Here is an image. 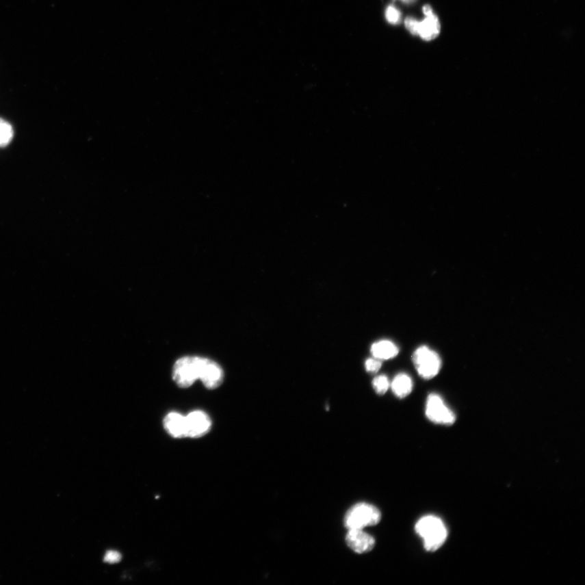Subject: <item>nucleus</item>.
<instances>
[{
  "label": "nucleus",
  "mask_w": 585,
  "mask_h": 585,
  "mask_svg": "<svg viewBox=\"0 0 585 585\" xmlns=\"http://www.w3.org/2000/svg\"><path fill=\"white\" fill-rule=\"evenodd\" d=\"M380 520L381 513L377 507L362 502L353 506L346 512L344 523L348 530H364L376 525Z\"/></svg>",
  "instance_id": "f03ea898"
},
{
  "label": "nucleus",
  "mask_w": 585,
  "mask_h": 585,
  "mask_svg": "<svg viewBox=\"0 0 585 585\" xmlns=\"http://www.w3.org/2000/svg\"><path fill=\"white\" fill-rule=\"evenodd\" d=\"M415 531L424 540V548L428 551H435L445 543L448 532L445 524L434 515H427L419 520Z\"/></svg>",
  "instance_id": "f257e3e1"
},
{
  "label": "nucleus",
  "mask_w": 585,
  "mask_h": 585,
  "mask_svg": "<svg viewBox=\"0 0 585 585\" xmlns=\"http://www.w3.org/2000/svg\"><path fill=\"white\" fill-rule=\"evenodd\" d=\"M413 380L406 374L396 376L391 384L393 392L398 398H405L413 390Z\"/></svg>",
  "instance_id": "f8f14e48"
},
{
  "label": "nucleus",
  "mask_w": 585,
  "mask_h": 585,
  "mask_svg": "<svg viewBox=\"0 0 585 585\" xmlns=\"http://www.w3.org/2000/svg\"><path fill=\"white\" fill-rule=\"evenodd\" d=\"M365 367L367 372L374 374V372H377L380 370V368L381 367V362L380 361V359H377L376 358L369 359L366 361Z\"/></svg>",
  "instance_id": "f3484780"
},
{
  "label": "nucleus",
  "mask_w": 585,
  "mask_h": 585,
  "mask_svg": "<svg viewBox=\"0 0 585 585\" xmlns=\"http://www.w3.org/2000/svg\"><path fill=\"white\" fill-rule=\"evenodd\" d=\"M413 361L419 374L424 378H432L441 369V361L439 354L427 346H422L415 350Z\"/></svg>",
  "instance_id": "20e7f679"
},
{
  "label": "nucleus",
  "mask_w": 585,
  "mask_h": 585,
  "mask_svg": "<svg viewBox=\"0 0 585 585\" xmlns=\"http://www.w3.org/2000/svg\"><path fill=\"white\" fill-rule=\"evenodd\" d=\"M371 352L377 359H389L395 357L398 349L392 341L385 340L376 342L372 345Z\"/></svg>",
  "instance_id": "9b49d317"
},
{
  "label": "nucleus",
  "mask_w": 585,
  "mask_h": 585,
  "mask_svg": "<svg viewBox=\"0 0 585 585\" xmlns=\"http://www.w3.org/2000/svg\"><path fill=\"white\" fill-rule=\"evenodd\" d=\"M186 437H201L209 432L211 422L205 413L201 411H195L185 416Z\"/></svg>",
  "instance_id": "423d86ee"
},
{
  "label": "nucleus",
  "mask_w": 585,
  "mask_h": 585,
  "mask_svg": "<svg viewBox=\"0 0 585 585\" xmlns=\"http://www.w3.org/2000/svg\"><path fill=\"white\" fill-rule=\"evenodd\" d=\"M419 21L413 17H406L405 20V26L407 30L411 34H418V29H419Z\"/></svg>",
  "instance_id": "dca6fc26"
},
{
  "label": "nucleus",
  "mask_w": 585,
  "mask_h": 585,
  "mask_svg": "<svg viewBox=\"0 0 585 585\" xmlns=\"http://www.w3.org/2000/svg\"><path fill=\"white\" fill-rule=\"evenodd\" d=\"M374 388L378 394H384L387 392L390 387L389 380L385 376H379L374 380Z\"/></svg>",
  "instance_id": "4468645a"
},
{
  "label": "nucleus",
  "mask_w": 585,
  "mask_h": 585,
  "mask_svg": "<svg viewBox=\"0 0 585 585\" xmlns=\"http://www.w3.org/2000/svg\"><path fill=\"white\" fill-rule=\"evenodd\" d=\"M385 17L390 24L398 25L400 23L402 15L400 10L395 7L390 5L385 11Z\"/></svg>",
  "instance_id": "2eb2a0df"
},
{
  "label": "nucleus",
  "mask_w": 585,
  "mask_h": 585,
  "mask_svg": "<svg viewBox=\"0 0 585 585\" xmlns=\"http://www.w3.org/2000/svg\"><path fill=\"white\" fill-rule=\"evenodd\" d=\"M14 132L12 125L5 120L0 118V147H4L12 142Z\"/></svg>",
  "instance_id": "ddd939ff"
},
{
  "label": "nucleus",
  "mask_w": 585,
  "mask_h": 585,
  "mask_svg": "<svg viewBox=\"0 0 585 585\" xmlns=\"http://www.w3.org/2000/svg\"><path fill=\"white\" fill-rule=\"evenodd\" d=\"M223 371L218 363L203 358L199 380L208 389L218 388L223 382Z\"/></svg>",
  "instance_id": "6e6552de"
},
{
  "label": "nucleus",
  "mask_w": 585,
  "mask_h": 585,
  "mask_svg": "<svg viewBox=\"0 0 585 585\" xmlns=\"http://www.w3.org/2000/svg\"><path fill=\"white\" fill-rule=\"evenodd\" d=\"M164 428L173 437L181 439L186 437L185 416L179 413H169L164 419Z\"/></svg>",
  "instance_id": "1a4fd4ad"
},
{
  "label": "nucleus",
  "mask_w": 585,
  "mask_h": 585,
  "mask_svg": "<svg viewBox=\"0 0 585 585\" xmlns=\"http://www.w3.org/2000/svg\"><path fill=\"white\" fill-rule=\"evenodd\" d=\"M346 543L354 553L366 554L374 549L376 541L374 536L364 532V530H348Z\"/></svg>",
  "instance_id": "0eeeda50"
},
{
  "label": "nucleus",
  "mask_w": 585,
  "mask_h": 585,
  "mask_svg": "<svg viewBox=\"0 0 585 585\" xmlns=\"http://www.w3.org/2000/svg\"><path fill=\"white\" fill-rule=\"evenodd\" d=\"M203 358L184 357L179 359L173 367L172 377L181 388H188L199 379Z\"/></svg>",
  "instance_id": "7ed1b4c3"
},
{
  "label": "nucleus",
  "mask_w": 585,
  "mask_h": 585,
  "mask_svg": "<svg viewBox=\"0 0 585 585\" xmlns=\"http://www.w3.org/2000/svg\"><path fill=\"white\" fill-rule=\"evenodd\" d=\"M423 12L424 13V15H426V16L433 15L432 8L430 5H424L423 7Z\"/></svg>",
  "instance_id": "6ab92c4d"
},
{
  "label": "nucleus",
  "mask_w": 585,
  "mask_h": 585,
  "mask_svg": "<svg viewBox=\"0 0 585 585\" xmlns=\"http://www.w3.org/2000/svg\"><path fill=\"white\" fill-rule=\"evenodd\" d=\"M440 32V21L434 14L426 16V18L419 24L418 34L424 40H432L439 36Z\"/></svg>",
  "instance_id": "9d476101"
},
{
  "label": "nucleus",
  "mask_w": 585,
  "mask_h": 585,
  "mask_svg": "<svg viewBox=\"0 0 585 585\" xmlns=\"http://www.w3.org/2000/svg\"><path fill=\"white\" fill-rule=\"evenodd\" d=\"M121 560V554L116 551H108L104 557V562L110 563V564H116Z\"/></svg>",
  "instance_id": "a211bd4d"
},
{
  "label": "nucleus",
  "mask_w": 585,
  "mask_h": 585,
  "mask_svg": "<svg viewBox=\"0 0 585 585\" xmlns=\"http://www.w3.org/2000/svg\"><path fill=\"white\" fill-rule=\"evenodd\" d=\"M426 415L431 421L441 424H452L454 422V414L445 405L443 400L437 395L428 396L426 404Z\"/></svg>",
  "instance_id": "39448f33"
},
{
  "label": "nucleus",
  "mask_w": 585,
  "mask_h": 585,
  "mask_svg": "<svg viewBox=\"0 0 585 585\" xmlns=\"http://www.w3.org/2000/svg\"><path fill=\"white\" fill-rule=\"evenodd\" d=\"M405 3L409 4L415 1V0H402Z\"/></svg>",
  "instance_id": "aec40b11"
}]
</instances>
